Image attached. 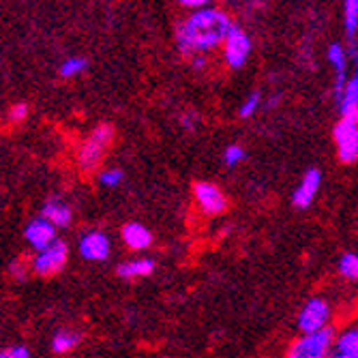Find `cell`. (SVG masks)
Instances as JSON below:
<instances>
[{
  "label": "cell",
  "instance_id": "obj_1",
  "mask_svg": "<svg viewBox=\"0 0 358 358\" xmlns=\"http://www.w3.org/2000/svg\"><path fill=\"white\" fill-rule=\"evenodd\" d=\"M232 22L219 9H198L176 28V43L182 54L202 56L223 43Z\"/></svg>",
  "mask_w": 358,
  "mask_h": 358
},
{
  "label": "cell",
  "instance_id": "obj_2",
  "mask_svg": "<svg viewBox=\"0 0 358 358\" xmlns=\"http://www.w3.org/2000/svg\"><path fill=\"white\" fill-rule=\"evenodd\" d=\"M114 140V129L110 124H99L92 129V134L88 136V140L82 144L80 152H78V164L84 172H92L96 170V166L101 164V159L106 155V150L110 148Z\"/></svg>",
  "mask_w": 358,
  "mask_h": 358
},
{
  "label": "cell",
  "instance_id": "obj_3",
  "mask_svg": "<svg viewBox=\"0 0 358 358\" xmlns=\"http://www.w3.org/2000/svg\"><path fill=\"white\" fill-rule=\"evenodd\" d=\"M333 341H335V331L331 327L317 333L303 335L289 345L287 358H329Z\"/></svg>",
  "mask_w": 358,
  "mask_h": 358
},
{
  "label": "cell",
  "instance_id": "obj_4",
  "mask_svg": "<svg viewBox=\"0 0 358 358\" xmlns=\"http://www.w3.org/2000/svg\"><path fill=\"white\" fill-rule=\"evenodd\" d=\"M331 317H333V307L329 305V301L315 296V299L307 301L305 307L301 309V313H299V329L303 331V335L324 331V329H329Z\"/></svg>",
  "mask_w": 358,
  "mask_h": 358
},
{
  "label": "cell",
  "instance_id": "obj_5",
  "mask_svg": "<svg viewBox=\"0 0 358 358\" xmlns=\"http://www.w3.org/2000/svg\"><path fill=\"white\" fill-rule=\"evenodd\" d=\"M67 257H69V247L62 241H56L50 247L37 251L35 259H32V273L39 277H52L62 271V266L67 264Z\"/></svg>",
  "mask_w": 358,
  "mask_h": 358
},
{
  "label": "cell",
  "instance_id": "obj_6",
  "mask_svg": "<svg viewBox=\"0 0 358 358\" xmlns=\"http://www.w3.org/2000/svg\"><path fill=\"white\" fill-rule=\"evenodd\" d=\"M223 48H225V62L230 64L232 69H241L249 60L253 43H251V37L241 26L232 24L230 32H227V37L223 39Z\"/></svg>",
  "mask_w": 358,
  "mask_h": 358
},
{
  "label": "cell",
  "instance_id": "obj_7",
  "mask_svg": "<svg viewBox=\"0 0 358 358\" xmlns=\"http://www.w3.org/2000/svg\"><path fill=\"white\" fill-rule=\"evenodd\" d=\"M333 138L337 144V152L341 164H356L358 159V122L356 120H339L333 129Z\"/></svg>",
  "mask_w": 358,
  "mask_h": 358
},
{
  "label": "cell",
  "instance_id": "obj_8",
  "mask_svg": "<svg viewBox=\"0 0 358 358\" xmlns=\"http://www.w3.org/2000/svg\"><path fill=\"white\" fill-rule=\"evenodd\" d=\"M195 200H198V206L202 208L204 215H221L227 208V198L223 195V191L213 185V182H198L193 187Z\"/></svg>",
  "mask_w": 358,
  "mask_h": 358
},
{
  "label": "cell",
  "instance_id": "obj_9",
  "mask_svg": "<svg viewBox=\"0 0 358 358\" xmlns=\"http://www.w3.org/2000/svg\"><path fill=\"white\" fill-rule=\"evenodd\" d=\"M112 253V241L103 232H86L80 238V255L88 262H106Z\"/></svg>",
  "mask_w": 358,
  "mask_h": 358
},
{
  "label": "cell",
  "instance_id": "obj_10",
  "mask_svg": "<svg viewBox=\"0 0 358 358\" xmlns=\"http://www.w3.org/2000/svg\"><path fill=\"white\" fill-rule=\"evenodd\" d=\"M322 187V172L317 168H309L301 180V185L296 187V191L292 193V204H294L296 208L305 210L313 204L315 195Z\"/></svg>",
  "mask_w": 358,
  "mask_h": 358
},
{
  "label": "cell",
  "instance_id": "obj_11",
  "mask_svg": "<svg viewBox=\"0 0 358 358\" xmlns=\"http://www.w3.org/2000/svg\"><path fill=\"white\" fill-rule=\"evenodd\" d=\"M24 238L35 251H41V249L50 247L52 243H56V227L52 223H48L43 217H37L26 225Z\"/></svg>",
  "mask_w": 358,
  "mask_h": 358
},
{
  "label": "cell",
  "instance_id": "obj_12",
  "mask_svg": "<svg viewBox=\"0 0 358 358\" xmlns=\"http://www.w3.org/2000/svg\"><path fill=\"white\" fill-rule=\"evenodd\" d=\"M41 217L48 221V223H52L56 230L58 227H67L69 223H71V219H73V210H71V206L64 202V200H60V198H50L45 204H43V208H41Z\"/></svg>",
  "mask_w": 358,
  "mask_h": 358
},
{
  "label": "cell",
  "instance_id": "obj_13",
  "mask_svg": "<svg viewBox=\"0 0 358 358\" xmlns=\"http://www.w3.org/2000/svg\"><path fill=\"white\" fill-rule=\"evenodd\" d=\"M120 236H122L124 245H127L129 249H134V251H144V249H148V247L152 245V234H150V230H148L146 225L136 223V221L127 223V225L122 227V230H120Z\"/></svg>",
  "mask_w": 358,
  "mask_h": 358
},
{
  "label": "cell",
  "instance_id": "obj_14",
  "mask_svg": "<svg viewBox=\"0 0 358 358\" xmlns=\"http://www.w3.org/2000/svg\"><path fill=\"white\" fill-rule=\"evenodd\" d=\"M329 62L333 64V69L337 73V78H335V96L339 99L341 92H343V86L348 82V54H345L341 43H333L329 48Z\"/></svg>",
  "mask_w": 358,
  "mask_h": 358
},
{
  "label": "cell",
  "instance_id": "obj_15",
  "mask_svg": "<svg viewBox=\"0 0 358 358\" xmlns=\"http://www.w3.org/2000/svg\"><path fill=\"white\" fill-rule=\"evenodd\" d=\"M339 110L343 120H356L358 122V80L350 78L343 86V92L339 96Z\"/></svg>",
  "mask_w": 358,
  "mask_h": 358
},
{
  "label": "cell",
  "instance_id": "obj_16",
  "mask_svg": "<svg viewBox=\"0 0 358 358\" xmlns=\"http://www.w3.org/2000/svg\"><path fill=\"white\" fill-rule=\"evenodd\" d=\"M116 273L124 279H140L148 277L155 273V259L150 257H140V259H129V262L118 264Z\"/></svg>",
  "mask_w": 358,
  "mask_h": 358
},
{
  "label": "cell",
  "instance_id": "obj_17",
  "mask_svg": "<svg viewBox=\"0 0 358 358\" xmlns=\"http://www.w3.org/2000/svg\"><path fill=\"white\" fill-rule=\"evenodd\" d=\"M333 343L337 348L335 354H341V356H348V358H358V331L354 327L343 331Z\"/></svg>",
  "mask_w": 358,
  "mask_h": 358
},
{
  "label": "cell",
  "instance_id": "obj_18",
  "mask_svg": "<svg viewBox=\"0 0 358 358\" xmlns=\"http://www.w3.org/2000/svg\"><path fill=\"white\" fill-rule=\"evenodd\" d=\"M78 343H80V335L76 333V331H58L56 335H54V339H52V350L56 352V354H67V352H71V350H76L78 348Z\"/></svg>",
  "mask_w": 358,
  "mask_h": 358
},
{
  "label": "cell",
  "instance_id": "obj_19",
  "mask_svg": "<svg viewBox=\"0 0 358 358\" xmlns=\"http://www.w3.org/2000/svg\"><path fill=\"white\" fill-rule=\"evenodd\" d=\"M86 58H82V56H71V58H67L62 64H60V78H76V76H80L84 69H86Z\"/></svg>",
  "mask_w": 358,
  "mask_h": 358
},
{
  "label": "cell",
  "instance_id": "obj_20",
  "mask_svg": "<svg viewBox=\"0 0 358 358\" xmlns=\"http://www.w3.org/2000/svg\"><path fill=\"white\" fill-rule=\"evenodd\" d=\"M339 273H341V277H345V279H356L358 277V255L356 253H343L341 255V259H339Z\"/></svg>",
  "mask_w": 358,
  "mask_h": 358
},
{
  "label": "cell",
  "instance_id": "obj_21",
  "mask_svg": "<svg viewBox=\"0 0 358 358\" xmlns=\"http://www.w3.org/2000/svg\"><path fill=\"white\" fill-rule=\"evenodd\" d=\"M358 28V0H345V30L350 39L356 37Z\"/></svg>",
  "mask_w": 358,
  "mask_h": 358
},
{
  "label": "cell",
  "instance_id": "obj_22",
  "mask_svg": "<svg viewBox=\"0 0 358 358\" xmlns=\"http://www.w3.org/2000/svg\"><path fill=\"white\" fill-rule=\"evenodd\" d=\"M245 157H247L245 148L238 146V144H232V146H227L225 152H223V164H225L227 168H234V166L241 164V161H245Z\"/></svg>",
  "mask_w": 358,
  "mask_h": 358
},
{
  "label": "cell",
  "instance_id": "obj_23",
  "mask_svg": "<svg viewBox=\"0 0 358 358\" xmlns=\"http://www.w3.org/2000/svg\"><path fill=\"white\" fill-rule=\"evenodd\" d=\"M259 103H262V94H259L257 90H255V92H251V94L247 96V99H245V103L241 106V110H238L241 118H251V116L257 112Z\"/></svg>",
  "mask_w": 358,
  "mask_h": 358
},
{
  "label": "cell",
  "instance_id": "obj_24",
  "mask_svg": "<svg viewBox=\"0 0 358 358\" xmlns=\"http://www.w3.org/2000/svg\"><path fill=\"white\" fill-rule=\"evenodd\" d=\"M99 180H101V185H106V187H118V185L124 180V172L118 170V168H110V170H103V172H101Z\"/></svg>",
  "mask_w": 358,
  "mask_h": 358
},
{
  "label": "cell",
  "instance_id": "obj_25",
  "mask_svg": "<svg viewBox=\"0 0 358 358\" xmlns=\"http://www.w3.org/2000/svg\"><path fill=\"white\" fill-rule=\"evenodd\" d=\"M0 358H30V352L26 345H13L0 352Z\"/></svg>",
  "mask_w": 358,
  "mask_h": 358
},
{
  "label": "cell",
  "instance_id": "obj_26",
  "mask_svg": "<svg viewBox=\"0 0 358 358\" xmlns=\"http://www.w3.org/2000/svg\"><path fill=\"white\" fill-rule=\"evenodd\" d=\"M28 116V106L26 103H15L13 108H11V112H9V118L13 120V122H20V120H24Z\"/></svg>",
  "mask_w": 358,
  "mask_h": 358
},
{
  "label": "cell",
  "instance_id": "obj_27",
  "mask_svg": "<svg viewBox=\"0 0 358 358\" xmlns=\"http://www.w3.org/2000/svg\"><path fill=\"white\" fill-rule=\"evenodd\" d=\"M178 3L182 5V7H189V9H206L208 5H210V0H178Z\"/></svg>",
  "mask_w": 358,
  "mask_h": 358
},
{
  "label": "cell",
  "instance_id": "obj_28",
  "mask_svg": "<svg viewBox=\"0 0 358 358\" xmlns=\"http://www.w3.org/2000/svg\"><path fill=\"white\" fill-rule=\"evenodd\" d=\"M204 64H206V58H204V56H200V54H198V56H193V67H195V69H202Z\"/></svg>",
  "mask_w": 358,
  "mask_h": 358
},
{
  "label": "cell",
  "instance_id": "obj_29",
  "mask_svg": "<svg viewBox=\"0 0 358 358\" xmlns=\"http://www.w3.org/2000/svg\"><path fill=\"white\" fill-rule=\"evenodd\" d=\"M11 271H13L15 277H24V271H26V268H24V264L20 266V262H13V264H11Z\"/></svg>",
  "mask_w": 358,
  "mask_h": 358
},
{
  "label": "cell",
  "instance_id": "obj_30",
  "mask_svg": "<svg viewBox=\"0 0 358 358\" xmlns=\"http://www.w3.org/2000/svg\"><path fill=\"white\" fill-rule=\"evenodd\" d=\"M277 101H279V99H277V96H273V99L268 101V108H275V106H277Z\"/></svg>",
  "mask_w": 358,
  "mask_h": 358
},
{
  "label": "cell",
  "instance_id": "obj_31",
  "mask_svg": "<svg viewBox=\"0 0 358 358\" xmlns=\"http://www.w3.org/2000/svg\"><path fill=\"white\" fill-rule=\"evenodd\" d=\"M331 358H348V356H341V354H333Z\"/></svg>",
  "mask_w": 358,
  "mask_h": 358
}]
</instances>
